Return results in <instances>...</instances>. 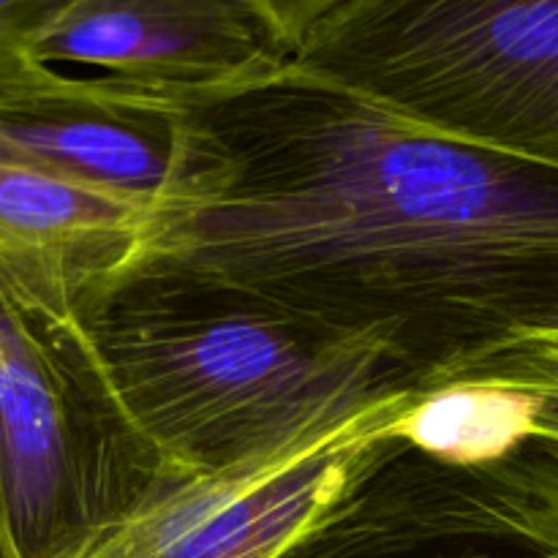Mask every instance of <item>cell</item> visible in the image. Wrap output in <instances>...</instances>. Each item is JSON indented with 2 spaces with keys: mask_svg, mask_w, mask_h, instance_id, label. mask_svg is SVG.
Here are the masks:
<instances>
[{
  "mask_svg": "<svg viewBox=\"0 0 558 558\" xmlns=\"http://www.w3.org/2000/svg\"><path fill=\"white\" fill-rule=\"evenodd\" d=\"M125 278L371 349L430 396L512 338L558 330V169L292 60L180 104L172 178L112 281Z\"/></svg>",
  "mask_w": 558,
  "mask_h": 558,
  "instance_id": "6da1fadb",
  "label": "cell"
},
{
  "mask_svg": "<svg viewBox=\"0 0 558 558\" xmlns=\"http://www.w3.org/2000/svg\"><path fill=\"white\" fill-rule=\"evenodd\" d=\"M80 308L125 412L169 472L276 461L425 398L371 349L202 289L125 278Z\"/></svg>",
  "mask_w": 558,
  "mask_h": 558,
  "instance_id": "7a4b0ae2",
  "label": "cell"
},
{
  "mask_svg": "<svg viewBox=\"0 0 558 558\" xmlns=\"http://www.w3.org/2000/svg\"><path fill=\"white\" fill-rule=\"evenodd\" d=\"M158 474L80 303L0 267V510L16 558H80Z\"/></svg>",
  "mask_w": 558,
  "mask_h": 558,
  "instance_id": "3957f363",
  "label": "cell"
},
{
  "mask_svg": "<svg viewBox=\"0 0 558 558\" xmlns=\"http://www.w3.org/2000/svg\"><path fill=\"white\" fill-rule=\"evenodd\" d=\"M294 63L452 140L558 169V0H343Z\"/></svg>",
  "mask_w": 558,
  "mask_h": 558,
  "instance_id": "277c9868",
  "label": "cell"
},
{
  "mask_svg": "<svg viewBox=\"0 0 558 558\" xmlns=\"http://www.w3.org/2000/svg\"><path fill=\"white\" fill-rule=\"evenodd\" d=\"M281 558H558V445L447 461L387 436Z\"/></svg>",
  "mask_w": 558,
  "mask_h": 558,
  "instance_id": "5b68a950",
  "label": "cell"
},
{
  "mask_svg": "<svg viewBox=\"0 0 558 558\" xmlns=\"http://www.w3.org/2000/svg\"><path fill=\"white\" fill-rule=\"evenodd\" d=\"M417 403L276 461L202 474L161 469L80 558H281Z\"/></svg>",
  "mask_w": 558,
  "mask_h": 558,
  "instance_id": "8992f818",
  "label": "cell"
},
{
  "mask_svg": "<svg viewBox=\"0 0 558 558\" xmlns=\"http://www.w3.org/2000/svg\"><path fill=\"white\" fill-rule=\"evenodd\" d=\"M294 52L259 0H71L33 49L47 69L87 65L174 107L265 80Z\"/></svg>",
  "mask_w": 558,
  "mask_h": 558,
  "instance_id": "52a82bcc",
  "label": "cell"
},
{
  "mask_svg": "<svg viewBox=\"0 0 558 558\" xmlns=\"http://www.w3.org/2000/svg\"><path fill=\"white\" fill-rule=\"evenodd\" d=\"M180 107L60 71L49 87L0 101V158L153 207L178 158Z\"/></svg>",
  "mask_w": 558,
  "mask_h": 558,
  "instance_id": "ba28073f",
  "label": "cell"
},
{
  "mask_svg": "<svg viewBox=\"0 0 558 558\" xmlns=\"http://www.w3.org/2000/svg\"><path fill=\"white\" fill-rule=\"evenodd\" d=\"M150 210L0 158V267L58 298L101 292L140 240Z\"/></svg>",
  "mask_w": 558,
  "mask_h": 558,
  "instance_id": "9c48e42d",
  "label": "cell"
},
{
  "mask_svg": "<svg viewBox=\"0 0 558 558\" xmlns=\"http://www.w3.org/2000/svg\"><path fill=\"white\" fill-rule=\"evenodd\" d=\"M532 398L501 387L458 385L425 396L398 436L447 461H485L532 436Z\"/></svg>",
  "mask_w": 558,
  "mask_h": 558,
  "instance_id": "30bf717a",
  "label": "cell"
},
{
  "mask_svg": "<svg viewBox=\"0 0 558 558\" xmlns=\"http://www.w3.org/2000/svg\"><path fill=\"white\" fill-rule=\"evenodd\" d=\"M71 0H0V101L44 90L60 76L36 60L38 36Z\"/></svg>",
  "mask_w": 558,
  "mask_h": 558,
  "instance_id": "8fae6325",
  "label": "cell"
},
{
  "mask_svg": "<svg viewBox=\"0 0 558 558\" xmlns=\"http://www.w3.org/2000/svg\"><path fill=\"white\" fill-rule=\"evenodd\" d=\"M518 381H558V330L512 338L461 385L507 387Z\"/></svg>",
  "mask_w": 558,
  "mask_h": 558,
  "instance_id": "7c38bea8",
  "label": "cell"
},
{
  "mask_svg": "<svg viewBox=\"0 0 558 558\" xmlns=\"http://www.w3.org/2000/svg\"><path fill=\"white\" fill-rule=\"evenodd\" d=\"M267 11L272 14V20L281 25V31L287 33L289 41L298 44L303 41L305 33L327 14V11L336 9L343 0H259Z\"/></svg>",
  "mask_w": 558,
  "mask_h": 558,
  "instance_id": "4fadbf2b",
  "label": "cell"
},
{
  "mask_svg": "<svg viewBox=\"0 0 558 558\" xmlns=\"http://www.w3.org/2000/svg\"><path fill=\"white\" fill-rule=\"evenodd\" d=\"M501 390L523 392L532 398V417H529L532 436H543L558 445V381H518Z\"/></svg>",
  "mask_w": 558,
  "mask_h": 558,
  "instance_id": "5bb4252c",
  "label": "cell"
},
{
  "mask_svg": "<svg viewBox=\"0 0 558 558\" xmlns=\"http://www.w3.org/2000/svg\"><path fill=\"white\" fill-rule=\"evenodd\" d=\"M0 558H16L14 548H11L9 532H5V523H3V510H0Z\"/></svg>",
  "mask_w": 558,
  "mask_h": 558,
  "instance_id": "9a60e30c",
  "label": "cell"
}]
</instances>
